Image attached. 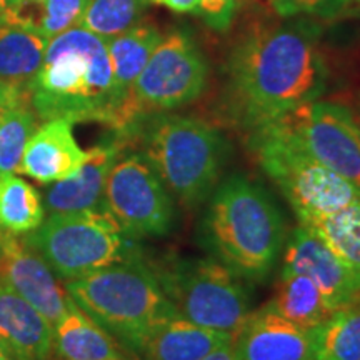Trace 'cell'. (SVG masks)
Instances as JSON below:
<instances>
[{
  "mask_svg": "<svg viewBox=\"0 0 360 360\" xmlns=\"http://www.w3.org/2000/svg\"><path fill=\"white\" fill-rule=\"evenodd\" d=\"M321 29L307 19L247 32L229 57V84L242 119L259 129L326 92Z\"/></svg>",
  "mask_w": 360,
  "mask_h": 360,
  "instance_id": "1",
  "label": "cell"
},
{
  "mask_svg": "<svg viewBox=\"0 0 360 360\" xmlns=\"http://www.w3.org/2000/svg\"><path fill=\"white\" fill-rule=\"evenodd\" d=\"M37 119L109 124L120 130V110L105 40L82 27L67 30L47 45L42 65L27 85Z\"/></svg>",
  "mask_w": 360,
  "mask_h": 360,
  "instance_id": "2",
  "label": "cell"
},
{
  "mask_svg": "<svg viewBox=\"0 0 360 360\" xmlns=\"http://www.w3.org/2000/svg\"><path fill=\"white\" fill-rule=\"evenodd\" d=\"M209 250L238 277L264 281L283 245V220L264 187L237 174L210 197L204 219Z\"/></svg>",
  "mask_w": 360,
  "mask_h": 360,
  "instance_id": "3",
  "label": "cell"
},
{
  "mask_svg": "<svg viewBox=\"0 0 360 360\" xmlns=\"http://www.w3.org/2000/svg\"><path fill=\"white\" fill-rule=\"evenodd\" d=\"M67 294L103 330L135 350L160 323L177 315L159 278L137 259L69 281Z\"/></svg>",
  "mask_w": 360,
  "mask_h": 360,
  "instance_id": "4",
  "label": "cell"
},
{
  "mask_svg": "<svg viewBox=\"0 0 360 360\" xmlns=\"http://www.w3.org/2000/svg\"><path fill=\"white\" fill-rule=\"evenodd\" d=\"M143 157L167 191L197 205L215 191L227 143L215 127L188 115L157 114L143 129Z\"/></svg>",
  "mask_w": 360,
  "mask_h": 360,
  "instance_id": "5",
  "label": "cell"
},
{
  "mask_svg": "<svg viewBox=\"0 0 360 360\" xmlns=\"http://www.w3.org/2000/svg\"><path fill=\"white\" fill-rule=\"evenodd\" d=\"M254 130L252 148L260 167L287 197L299 220L337 212L360 199L355 184L315 160L281 124Z\"/></svg>",
  "mask_w": 360,
  "mask_h": 360,
  "instance_id": "6",
  "label": "cell"
},
{
  "mask_svg": "<svg viewBox=\"0 0 360 360\" xmlns=\"http://www.w3.org/2000/svg\"><path fill=\"white\" fill-rule=\"evenodd\" d=\"M64 281H74L107 265L134 260V244L105 207L51 214L24 237Z\"/></svg>",
  "mask_w": 360,
  "mask_h": 360,
  "instance_id": "7",
  "label": "cell"
},
{
  "mask_svg": "<svg viewBox=\"0 0 360 360\" xmlns=\"http://www.w3.org/2000/svg\"><path fill=\"white\" fill-rule=\"evenodd\" d=\"M180 317L236 337L250 315L240 277L217 259L177 260L155 276Z\"/></svg>",
  "mask_w": 360,
  "mask_h": 360,
  "instance_id": "8",
  "label": "cell"
},
{
  "mask_svg": "<svg viewBox=\"0 0 360 360\" xmlns=\"http://www.w3.org/2000/svg\"><path fill=\"white\" fill-rule=\"evenodd\" d=\"M209 64L186 30L164 35L135 80L130 110L135 125L152 112L174 110L197 101L207 87Z\"/></svg>",
  "mask_w": 360,
  "mask_h": 360,
  "instance_id": "9",
  "label": "cell"
},
{
  "mask_svg": "<svg viewBox=\"0 0 360 360\" xmlns=\"http://www.w3.org/2000/svg\"><path fill=\"white\" fill-rule=\"evenodd\" d=\"M102 204L130 237L165 236L174 224L172 197L142 154L115 162Z\"/></svg>",
  "mask_w": 360,
  "mask_h": 360,
  "instance_id": "10",
  "label": "cell"
},
{
  "mask_svg": "<svg viewBox=\"0 0 360 360\" xmlns=\"http://www.w3.org/2000/svg\"><path fill=\"white\" fill-rule=\"evenodd\" d=\"M274 122L281 124L315 160L360 188V122L349 107L317 98Z\"/></svg>",
  "mask_w": 360,
  "mask_h": 360,
  "instance_id": "11",
  "label": "cell"
},
{
  "mask_svg": "<svg viewBox=\"0 0 360 360\" xmlns=\"http://www.w3.org/2000/svg\"><path fill=\"white\" fill-rule=\"evenodd\" d=\"M0 281L34 305L52 323L69 310L72 299L58 285L56 274L19 236L0 231Z\"/></svg>",
  "mask_w": 360,
  "mask_h": 360,
  "instance_id": "12",
  "label": "cell"
},
{
  "mask_svg": "<svg viewBox=\"0 0 360 360\" xmlns=\"http://www.w3.org/2000/svg\"><path fill=\"white\" fill-rule=\"evenodd\" d=\"M283 269L310 278L334 310L360 299V272L337 257L302 225L289 238Z\"/></svg>",
  "mask_w": 360,
  "mask_h": 360,
  "instance_id": "13",
  "label": "cell"
},
{
  "mask_svg": "<svg viewBox=\"0 0 360 360\" xmlns=\"http://www.w3.org/2000/svg\"><path fill=\"white\" fill-rule=\"evenodd\" d=\"M232 347L238 360H319L315 330L289 322L267 304L247 317Z\"/></svg>",
  "mask_w": 360,
  "mask_h": 360,
  "instance_id": "14",
  "label": "cell"
},
{
  "mask_svg": "<svg viewBox=\"0 0 360 360\" xmlns=\"http://www.w3.org/2000/svg\"><path fill=\"white\" fill-rule=\"evenodd\" d=\"M89 152L75 141L74 122L52 119L37 127L22 154L17 174L40 184L60 182L74 175L87 160Z\"/></svg>",
  "mask_w": 360,
  "mask_h": 360,
  "instance_id": "15",
  "label": "cell"
},
{
  "mask_svg": "<svg viewBox=\"0 0 360 360\" xmlns=\"http://www.w3.org/2000/svg\"><path fill=\"white\" fill-rule=\"evenodd\" d=\"M0 337L17 360H49L52 355V323L4 281H0Z\"/></svg>",
  "mask_w": 360,
  "mask_h": 360,
  "instance_id": "16",
  "label": "cell"
},
{
  "mask_svg": "<svg viewBox=\"0 0 360 360\" xmlns=\"http://www.w3.org/2000/svg\"><path fill=\"white\" fill-rule=\"evenodd\" d=\"M162 37L164 35L154 24L139 22L132 29L105 42L110 57L112 77H114V92L120 110V132H127L135 127L132 110H130L134 84Z\"/></svg>",
  "mask_w": 360,
  "mask_h": 360,
  "instance_id": "17",
  "label": "cell"
},
{
  "mask_svg": "<svg viewBox=\"0 0 360 360\" xmlns=\"http://www.w3.org/2000/svg\"><path fill=\"white\" fill-rule=\"evenodd\" d=\"M120 152L119 143H102L89 150L87 160L72 177L53 182L45 193L49 214H70L94 209L103 200V188Z\"/></svg>",
  "mask_w": 360,
  "mask_h": 360,
  "instance_id": "18",
  "label": "cell"
},
{
  "mask_svg": "<svg viewBox=\"0 0 360 360\" xmlns=\"http://www.w3.org/2000/svg\"><path fill=\"white\" fill-rule=\"evenodd\" d=\"M232 342V335L200 327L177 314L160 323L139 352L146 360H202Z\"/></svg>",
  "mask_w": 360,
  "mask_h": 360,
  "instance_id": "19",
  "label": "cell"
},
{
  "mask_svg": "<svg viewBox=\"0 0 360 360\" xmlns=\"http://www.w3.org/2000/svg\"><path fill=\"white\" fill-rule=\"evenodd\" d=\"M53 350L62 360H119V350L107 330L72 300L53 326Z\"/></svg>",
  "mask_w": 360,
  "mask_h": 360,
  "instance_id": "20",
  "label": "cell"
},
{
  "mask_svg": "<svg viewBox=\"0 0 360 360\" xmlns=\"http://www.w3.org/2000/svg\"><path fill=\"white\" fill-rule=\"evenodd\" d=\"M267 305L305 330H315L323 326L335 312L310 278L283 267L276 287V297Z\"/></svg>",
  "mask_w": 360,
  "mask_h": 360,
  "instance_id": "21",
  "label": "cell"
},
{
  "mask_svg": "<svg viewBox=\"0 0 360 360\" xmlns=\"http://www.w3.org/2000/svg\"><path fill=\"white\" fill-rule=\"evenodd\" d=\"M51 40L0 17V80L27 87Z\"/></svg>",
  "mask_w": 360,
  "mask_h": 360,
  "instance_id": "22",
  "label": "cell"
},
{
  "mask_svg": "<svg viewBox=\"0 0 360 360\" xmlns=\"http://www.w3.org/2000/svg\"><path fill=\"white\" fill-rule=\"evenodd\" d=\"M299 222L337 257L360 272V199L337 212L305 217Z\"/></svg>",
  "mask_w": 360,
  "mask_h": 360,
  "instance_id": "23",
  "label": "cell"
},
{
  "mask_svg": "<svg viewBox=\"0 0 360 360\" xmlns=\"http://www.w3.org/2000/svg\"><path fill=\"white\" fill-rule=\"evenodd\" d=\"M45 220V207L37 188L7 174L0 177V231L24 236L40 227Z\"/></svg>",
  "mask_w": 360,
  "mask_h": 360,
  "instance_id": "24",
  "label": "cell"
},
{
  "mask_svg": "<svg viewBox=\"0 0 360 360\" xmlns=\"http://www.w3.org/2000/svg\"><path fill=\"white\" fill-rule=\"evenodd\" d=\"M89 0H44L40 4L6 11L4 19L52 40L80 27Z\"/></svg>",
  "mask_w": 360,
  "mask_h": 360,
  "instance_id": "25",
  "label": "cell"
},
{
  "mask_svg": "<svg viewBox=\"0 0 360 360\" xmlns=\"http://www.w3.org/2000/svg\"><path fill=\"white\" fill-rule=\"evenodd\" d=\"M319 360H360V299L315 328Z\"/></svg>",
  "mask_w": 360,
  "mask_h": 360,
  "instance_id": "26",
  "label": "cell"
},
{
  "mask_svg": "<svg viewBox=\"0 0 360 360\" xmlns=\"http://www.w3.org/2000/svg\"><path fill=\"white\" fill-rule=\"evenodd\" d=\"M148 0H89L80 27L110 40L141 22Z\"/></svg>",
  "mask_w": 360,
  "mask_h": 360,
  "instance_id": "27",
  "label": "cell"
},
{
  "mask_svg": "<svg viewBox=\"0 0 360 360\" xmlns=\"http://www.w3.org/2000/svg\"><path fill=\"white\" fill-rule=\"evenodd\" d=\"M35 130H37V115L29 101L6 112L0 122V177L17 174L25 146Z\"/></svg>",
  "mask_w": 360,
  "mask_h": 360,
  "instance_id": "28",
  "label": "cell"
},
{
  "mask_svg": "<svg viewBox=\"0 0 360 360\" xmlns=\"http://www.w3.org/2000/svg\"><path fill=\"white\" fill-rule=\"evenodd\" d=\"M269 2L283 19H292L297 15L332 19L347 12V0H269Z\"/></svg>",
  "mask_w": 360,
  "mask_h": 360,
  "instance_id": "29",
  "label": "cell"
},
{
  "mask_svg": "<svg viewBox=\"0 0 360 360\" xmlns=\"http://www.w3.org/2000/svg\"><path fill=\"white\" fill-rule=\"evenodd\" d=\"M245 0H199L197 12L215 32H227Z\"/></svg>",
  "mask_w": 360,
  "mask_h": 360,
  "instance_id": "30",
  "label": "cell"
},
{
  "mask_svg": "<svg viewBox=\"0 0 360 360\" xmlns=\"http://www.w3.org/2000/svg\"><path fill=\"white\" fill-rule=\"evenodd\" d=\"M27 101H29L27 87H20V85L0 80V109H12V107Z\"/></svg>",
  "mask_w": 360,
  "mask_h": 360,
  "instance_id": "31",
  "label": "cell"
},
{
  "mask_svg": "<svg viewBox=\"0 0 360 360\" xmlns=\"http://www.w3.org/2000/svg\"><path fill=\"white\" fill-rule=\"evenodd\" d=\"M148 2H154L157 6H164L179 13L197 12V7H199V0H148Z\"/></svg>",
  "mask_w": 360,
  "mask_h": 360,
  "instance_id": "32",
  "label": "cell"
},
{
  "mask_svg": "<svg viewBox=\"0 0 360 360\" xmlns=\"http://www.w3.org/2000/svg\"><path fill=\"white\" fill-rule=\"evenodd\" d=\"M202 360H238V359H237L236 352H233V347L231 344V345H225V347L214 350L212 354H209L205 359H202Z\"/></svg>",
  "mask_w": 360,
  "mask_h": 360,
  "instance_id": "33",
  "label": "cell"
},
{
  "mask_svg": "<svg viewBox=\"0 0 360 360\" xmlns=\"http://www.w3.org/2000/svg\"><path fill=\"white\" fill-rule=\"evenodd\" d=\"M44 0H7V11H12V8H19L24 6H32V4H40Z\"/></svg>",
  "mask_w": 360,
  "mask_h": 360,
  "instance_id": "34",
  "label": "cell"
},
{
  "mask_svg": "<svg viewBox=\"0 0 360 360\" xmlns=\"http://www.w3.org/2000/svg\"><path fill=\"white\" fill-rule=\"evenodd\" d=\"M0 355H11V357H13L11 347H8V345L6 344V340H4L2 337H0ZM13 359H15V357H13Z\"/></svg>",
  "mask_w": 360,
  "mask_h": 360,
  "instance_id": "35",
  "label": "cell"
},
{
  "mask_svg": "<svg viewBox=\"0 0 360 360\" xmlns=\"http://www.w3.org/2000/svg\"><path fill=\"white\" fill-rule=\"evenodd\" d=\"M350 7L360 11V0H347V11H350Z\"/></svg>",
  "mask_w": 360,
  "mask_h": 360,
  "instance_id": "36",
  "label": "cell"
},
{
  "mask_svg": "<svg viewBox=\"0 0 360 360\" xmlns=\"http://www.w3.org/2000/svg\"><path fill=\"white\" fill-rule=\"evenodd\" d=\"M7 11V0H0V17Z\"/></svg>",
  "mask_w": 360,
  "mask_h": 360,
  "instance_id": "37",
  "label": "cell"
},
{
  "mask_svg": "<svg viewBox=\"0 0 360 360\" xmlns=\"http://www.w3.org/2000/svg\"><path fill=\"white\" fill-rule=\"evenodd\" d=\"M0 360H17V359L11 357V355H0Z\"/></svg>",
  "mask_w": 360,
  "mask_h": 360,
  "instance_id": "38",
  "label": "cell"
},
{
  "mask_svg": "<svg viewBox=\"0 0 360 360\" xmlns=\"http://www.w3.org/2000/svg\"><path fill=\"white\" fill-rule=\"evenodd\" d=\"M8 109H0V122H2V119H4V115H6V112H7Z\"/></svg>",
  "mask_w": 360,
  "mask_h": 360,
  "instance_id": "39",
  "label": "cell"
}]
</instances>
